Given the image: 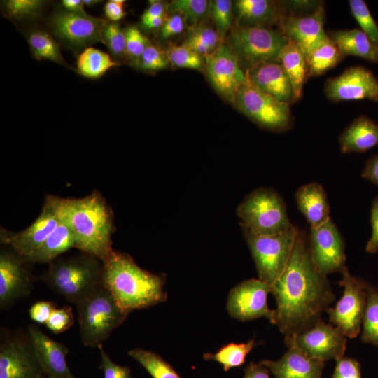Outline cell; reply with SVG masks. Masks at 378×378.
I'll use <instances>...</instances> for the list:
<instances>
[{
    "instance_id": "32",
    "label": "cell",
    "mask_w": 378,
    "mask_h": 378,
    "mask_svg": "<svg viewBox=\"0 0 378 378\" xmlns=\"http://www.w3.org/2000/svg\"><path fill=\"white\" fill-rule=\"evenodd\" d=\"M222 43L216 30L202 23L190 27L183 44L204 58L216 51Z\"/></svg>"
},
{
    "instance_id": "58",
    "label": "cell",
    "mask_w": 378,
    "mask_h": 378,
    "mask_svg": "<svg viewBox=\"0 0 378 378\" xmlns=\"http://www.w3.org/2000/svg\"><path fill=\"white\" fill-rule=\"evenodd\" d=\"M45 378H50V377H46Z\"/></svg>"
},
{
    "instance_id": "6",
    "label": "cell",
    "mask_w": 378,
    "mask_h": 378,
    "mask_svg": "<svg viewBox=\"0 0 378 378\" xmlns=\"http://www.w3.org/2000/svg\"><path fill=\"white\" fill-rule=\"evenodd\" d=\"M289 42L280 29L234 25L227 45L245 72L264 63L278 62L281 51Z\"/></svg>"
},
{
    "instance_id": "10",
    "label": "cell",
    "mask_w": 378,
    "mask_h": 378,
    "mask_svg": "<svg viewBox=\"0 0 378 378\" xmlns=\"http://www.w3.org/2000/svg\"><path fill=\"white\" fill-rule=\"evenodd\" d=\"M233 105L262 127L274 132L290 130L293 119L289 104L262 92L248 80L237 91Z\"/></svg>"
},
{
    "instance_id": "25",
    "label": "cell",
    "mask_w": 378,
    "mask_h": 378,
    "mask_svg": "<svg viewBox=\"0 0 378 378\" xmlns=\"http://www.w3.org/2000/svg\"><path fill=\"white\" fill-rule=\"evenodd\" d=\"M295 202L311 227H318L330 218L327 195L319 183L300 187L295 192Z\"/></svg>"
},
{
    "instance_id": "28",
    "label": "cell",
    "mask_w": 378,
    "mask_h": 378,
    "mask_svg": "<svg viewBox=\"0 0 378 378\" xmlns=\"http://www.w3.org/2000/svg\"><path fill=\"white\" fill-rule=\"evenodd\" d=\"M60 218L58 226L43 244L29 256L22 257L24 260L31 264H50L61 254L76 248V238L72 229L63 218Z\"/></svg>"
},
{
    "instance_id": "26",
    "label": "cell",
    "mask_w": 378,
    "mask_h": 378,
    "mask_svg": "<svg viewBox=\"0 0 378 378\" xmlns=\"http://www.w3.org/2000/svg\"><path fill=\"white\" fill-rule=\"evenodd\" d=\"M342 153H363L378 145V125L366 115H360L339 137Z\"/></svg>"
},
{
    "instance_id": "9",
    "label": "cell",
    "mask_w": 378,
    "mask_h": 378,
    "mask_svg": "<svg viewBox=\"0 0 378 378\" xmlns=\"http://www.w3.org/2000/svg\"><path fill=\"white\" fill-rule=\"evenodd\" d=\"M237 213L241 223L260 235L279 234L293 225L282 197L271 188L252 191L239 204Z\"/></svg>"
},
{
    "instance_id": "11",
    "label": "cell",
    "mask_w": 378,
    "mask_h": 378,
    "mask_svg": "<svg viewBox=\"0 0 378 378\" xmlns=\"http://www.w3.org/2000/svg\"><path fill=\"white\" fill-rule=\"evenodd\" d=\"M27 332L1 330L0 378H45Z\"/></svg>"
},
{
    "instance_id": "48",
    "label": "cell",
    "mask_w": 378,
    "mask_h": 378,
    "mask_svg": "<svg viewBox=\"0 0 378 378\" xmlns=\"http://www.w3.org/2000/svg\"><path fill=\"white\" fill-rule=\"evenodd\" d=\"M55 308L56 307L52 302L38 301L31 306L29 314L34 322L46 325Z\"/></svg>"
},
{
    "instance_id": "44",
    "label": "cell",
    "mask_w": 378,
    "mask_h": 378,
    "mask_svg": "<svg viewBox=\"0 0 378 378\" xmlns=\"http://www.w3.org/2000/svg\"><path fill=\"white\" fill-rule=\"evenodd\" d=\"M124 31L126 38V54L136 62L150 43L135 26H130Z\"/></svg>"
},
{
    "instance_id": "31",
    "label": "cell",
    "mask_w": 378,
    "mask_h": 378,
    "mask_svg": "<svg viewBox=\"0 0 378 378\" xmlns=\"http://www.w3.org/2000/svg\"><path fill=\"white\" fill-rule=\"evenodd\" d=\"M346 56L329 38L306 59L307 77L319 76L337 66Z\"/></svg>"
},
{
    "instance_id": "23",
    "label": "cell",
    "mask_w": 378,
    "mask_h": 378,
    "mask_svg": "<svg viewBox=\"0 0 378 378\" xmlns=\"http://www.w3.org/2000/svg\"><path fill=\"white\" fill-rule=\"evenodd\" d=\"M267 368L275 378H321L323 361L312 358L294 346L277 360L260 362Z\"/></svg>"
},
{
    "instance_id": "52",
    "label": "cell",
    "mask_w": 378,
    "mask_h": 378,
    "mask_svg": "<svg viewBox=\"0 0 378 378\" xmlns=\"http://www.w3.org/2000/svg\"><path fill=\"white\" fill-rule=\"evenodd\" d=\"M361 176L378 186V153L367 161Z\"/></svg>"
},
{
    "instance_id": "46",
    "label": "cell",
    "mask_w": 378,
    "mask_h": 378,
    "mask_svg": "<svg viewBox=\"0 0 378 378\" xmlns=\"http://www.w3.org/2000/svg\"><path fill=\"white\" fill-rule=\"evenodd\" d=\"M98 349L101 356L99 368L103 371L104 378H133L130 369L114 363L103 345L99 346Z\"/></svg>"
},
{
    "instance_id": "24",
    "label": "cell",
    "mask_w": 378,
    "mask_h": 378,
    "mask_svg": "<svg viewBox=\"0 0 378 378\" xmlns=\"http://www.w3.org/2000/svg\"><path fill=\"white\" fill-rule=\"evenodd\" d=\"M234 8L235 25L244 27L279 25L284 13L281 2L268 0H238Z\"/></svg>"
},
{
    "instance_id": "18",
    "label": "cell",
    "mask_w": 378,
    "mask_h": 378,
    "mask_svg": "<svg viewBox=\"0 0 378 378\" xmlns=\"http://www.w3.org/2000/svg\"><path fill=\"white\" fill-rule=\"evenodd\" d=\"M8 246L0 252V307L7 309L31 291L33 276L30 265Z\"/></svg>"
},
{
    "instance_id": "39",
    "label": "cell",
    "mask_w": 378,
    "mask_h": 378,
    "mask_svg": "<svg viewBox=\"0 0 378 378\" xmlns=\"http://www.w3.org/2000/svg\"><path fill=\"white\" fill-rule=\"evenodd\" d=\"M166 55L176 67L202 69L204 64V57L183 44L170 45Z\"/></svg>"
},
{
    "instance_id": "1",
    "label": "cell",
    "mask_w": 378,
    "mask_h": 378,
    "mask_svg": "<svg viewBox=\"0 0 378 378\" xmlns=\"http://www.w3.org/2000/svg\"><path fill=\"white\" fill-rule=\"evenodd\" d=\"M271 293L276 303L274 325L285 337L314 325L335 300L327 276L314 263L309 235L304 230L298 229L288 262L272 285Z\"/></svg>"
},
{
    "instance_id": "7",
    "label": "cell",
    "mask_w": 378,
    "mask_h": 378,
    "mask_svg": "<svg viewBox=\"0 0 378 378\" xmlns=\"http://www.w3.org/2000/svg\"><path fill=\"white\" fill-rule=\"evenodd\" d=\"M240 225L254 260L259 279L272 286L286 267L299 228L293 225L279 234L260 235L253 232L242 223H240Z\"/></svg>"
},
{
    "instance_id": "12",
    "label": "cell",
    "mask_w": 378,
    "mask_h": 378,
    "mask_svg": "<svg viewBox=\"0 0 378 378\" xmlns=\"http://www.w3.org/2000/svg\"><path fill=\"white\" fill-rule=\"evenodd\" d=\"M341 274L339 285L344 288L343 295L334 307H329L326 312L332 325L346 337L355 338L361 329L368 284L352 276L348 268Z\"/></svg>"
},
{
    "instance_id": "13",
    "label": "cell",
    "mask_w": 378,
    "mask_h": 378,
    "mask_svg": "<svg viewBox=\"0 0 378 378\" xmlns=\"http://www.w3.org/2000/svg\"><path fill=\"white\" fill-rule=\"evenodd\" d=\"M60 197L47 195L38 218L24 230L13 232L1 229L0 239L23 258L37 250L60 223L59 213Z\"/></svg>"
},
{
    "instance_id": "53",
    "label": "cell",
    "mask_w": 378,
    "mask_h": 378,
    "mask_svg": "<svg viewBox=\"0 0 378 378\" xmlns=\"http://www.w3.org/2000/svg\"><path fill=\"white\" fill-rule=\"evenodd\" d=\"M242 378H270V370L260 363L251 362L245 368Z\"/></svg>"
},
{
    "instance_id": "27",
    "label": "cell",
    "mask_w": 378,
    "mask_h": 378,
    "mask_svg": "<svg viewBox=\"0 0 378 378\" xmlns=\"http://www.w3.org/2000/svg\"><path fill=\"white\" fill-rule=\"evenodd\" d=\"M328 37L345 56H356L378 63V44L361 29L356 28L332 31Z\"/></svg>"
},
{
    "instance_id": "4",
    "label": "cell",
    "mask_w": 378,
    "mask_h": 378,
    "mask_svg": "<svg viewBox=\"0 0 378 378\" xmlns=\"http://www.w3.org/2000/svg\"><path fill=\"white\" fill-rule=\"evenodd\" d=\"M103 262L83 253L58 257L49 264L41 279L58 295L75 305L102 284Z\"/></svg>"
},
{
    "instance_id": "36",
    "label": "cell",
    "mask_w": 378,
    "mask_h": 378,
    "mask_svg": "<svg viewBox=\"0 0 378 378\" xmlns=\"http://www.w3.org/2000/svg\"><path fill=\"white\" fill-rule=\"evenodd\" d=\"M209 2L206 0H174L167 6L172 13L180 14L190 27L201 24L209 15Z\"/></svg>"
},
{
    "instance_id": "35",
    "label": "cell",
    "mask_w": 378,
    "mask_h": 378,
    "mask_svg": "<svg viewBox=\"0 0 378 378\" xmlns=\"http://www.w3.org/2000/svg\"><path fill=\"white\" fill-rule=\"evenodd\" d=\"M28 43L36 59L50 60L65 65L59 45L48 33L35 30L29 34Z\"/></svg>"
},
{
    "instance_id": "51",
    "label": "cell",
    "mask_w": 378,
    "mask_h": 378,
    "mask_svg": "<svg viewBox=\"0 0 378 378\" xmlns=\"http://www.w3.org/2000/svg\"><path fill=\"white\" fill-rule=\"evenodd\" d=\"M125 1L124 0H111L108 1L104 7V12L106 18L112 21H118L125 15L123 6Z\"/></svg>"
},
{
    "instance_id": "42",
    "label": "cell",
    "mask_w": 378,
    "mask_h": 378,
    "mask_svg": "<svg viewBox=\"0 0 378 378\" xmlns=\"http://www.w3.org/2000/svg\"><path fill=\"white\" fill-rule=\"evenodd\" d=\"M135 62L144 70L159 71L167 66L169 59L160 48L150 43Z\"/></svg>"
},
{
    "instance_id": "22",
    "label": "cell",
    "mask_w": 378,
    "mask_h": 378,
    "mask_svg": "<svg viewBox=\"0 0 378 378\" xmlns=\"http://www.w3.org/2000/svg\"><path fill=\"white\" fill-rule=\"evenodd\" d=\"M246 76L252 85L279 102L289 105L295 102L292 85L279 62L261 64Z\"/></svg>"
},
{
    "instance_id": "21",
    "label": "cell",
    "mask_w": 378,
    "mask_h": 378,
    "mask_svg": "<svg viewBox=\"0 0 378 378\" xmlns=\"http://www.w3.org/2000/svg\"><path fill=\"white\" fill-rule=\"evenodd\" d=\"M27 332L46 377L76 378L66 362L69 349L64 344L52 340L35 325L28 326Z\"/></svg>"
},
{
    "instance_id": "45",
    "label": "cell",
    "mask_w": 378,
    "mask_h": 378,
    "mask_svg": "<svg viewBox=\"0 0 378 378\" xmlns=\"http://www.w3.org/2000/svg\"><path fill=\"white\" fill-rule=\"evenodd\" d=\"M74 322L72 308L65 305L55 308L45 326L52 333L59 334L71 327Z\"/></svg>"
},
{
    "instance_id": "30",
    "label": "cell",
    "mask_w": 378,
    "mask_h": 378,
    "mask_svg": "<svg viewBox=\"0 0 378 378\" xmlns=\"http://www.w3.org/2000/svg\"><path fill=\"white\" fill-rule=\"evenodd\" d=\"M120 65L108 53L92 47L85 48L77 59L78 73L88 78H100L111 68Z\"/></svg>"
},
{
    "instance_id": "40",
    "label": "cell",
    "mask_w": 378,
    "mask_h": 378,
    "mask_svg": "<svg viewBox=\"0 0 378 378\" xmlns=\"http://www.w3.org/2000/svg\"><path fill=\"white\" fill-rule=\"evenodd\" d=\"M350 10L361 30L374 43L378 44V25L367 4L363 0H350Z\"/></svg>"
},
{
    "instance_id": "2",
    "label": "cell",
    "mask_w": 378,
    "mask_h": 378,
    "mask_svg": "<svg viewBox=\"0 0 378 378\" xmlns=\"http://www.w3.org/2000/svg\"><path fill=\"white\" fill-rule=\"evenodd\" d=\"M102 284L127 314L167 298L164 275L141 269L130 255L115 250L103 262Z\"/></svg>"
},
{
    "instance_id": "47",
    "label": "cell",
    "mask_w": 378,
    "mask_h": 378,
    "mask_svg": "<svg viewBox=\"0 0 378 378\" xmlns=\"http://www.w3.org/2000/svg\"><path fill=\"white\" fill-rule=\"evenodd\" d=\"M331 378H361L359 362L349 357L338 358Z\"/></svg>"
},
{
    "instance_id": "5",
    "label": "cell",
    "mask_w": 378,
    "mask_h": 378,
    "mask_svg": "<svg viewBox=\"0 0 378 378\" xmlns=\"http://www.w3.org/2000/svg\"><path fill=\"white\" fill-rule=\"evenodd\" d=\"M76 306L81 342L92 348L102 346L128 316L102 285Z\"/></svg>"
},
{
    "instance_id": "34",
    "label": "cell",
    "mask_w": 378,
    "mask_h": 378,
    "mask_svg": "<svg viewBox=\"0 0 378 378\" xmlns=\"http://www.w3.org/2000/svg\"><path fill=\"white\" fill-rule=\"evenodd\" d=\"M127 354L139 363L153 378H181L160 356L141 348L130 350Z\"/></svg>"
},
{
    "instance_id": "49",
    "label": "cell",
    "mask_w": 378,
    "mask_h": 378,
    "mask_svg": "<svg viewBox=\"0 0 378 378\" xmlns=\"http://www.w3.org/2000/svg\"><path fill=\"white\" fill-rule=\"evenodd\" d=\"M370 223L372 235L366 244L365 249L370 253H375L378 251V195L372 204Z\"/></svg>"
},
{
    "instance_id": "57",
    "label": "cell",
    "mask_w": 378,
    "mask_h": 378,
    "mask_svg": "<svg viewBox=\"0 0 378 378\" xmlns=\"http://www.w3.org/2000/svg\"><path fill=\"white\" fill-rule=\"evenodd\" d=\"M84 5L92 6L97 4H99V2H102V1L98 0H83Z\"/></svg>"
},
{
    "instance_id": "56",
    "label": "cell",
    "mask_w": 378,
    "mask_h": 378,
    "mask_svg": "<svg viewBox=\"0 0 378 378\" xmlns=\"http://www.w3.org/2000/svg\"><path fill=\"white\" fill-rule=\"evenodd\" d=\"M166 20L165 16H161L153 18L142 24L147 29H157L162 27Z\"/></svg>"
},
{
    "instance_id": "38",
    "label": "cell",
    "mask_w": 378,
    "mask_h": 378,
    "mask_svg": "<svg viewBox=\"0 0 378 378\" xmlns=\"http://www.w3.org/2000/svg\"><path fill=\"white\" fill-rule=\"evenodd\" d=\"M209 16L223 42L232 27V3L230 0H214L209 2Z\"/></svg>"
},
{
    "instance_id": "19",
    "label": "cell",
    "mask_w": 378,
    "mask_h": 378,
    "mask_svg": "<svg viewBox=\"0 0 378 378\" xmlns=\"http://www.w3.org/2000/svg\"><path fill=\"white\" fill-rule=\"evenodd\" d=\"M204 59V67L211 84L222 97L232 103L239 88L248 79L229 46L223 43Z\"/></svg>"
},
{
    "instance_id": "55",
    "label": "cell",
    "mask_w": 378,
    "mask_h": 378,
    "mask_svg": "<svg viewBox=\"0 0 378 378\" xmlns=\"http://www.w3.org/2000/svg\"><path fill=\"white\" fill-rule=\"evenodd\" d=\"M62 4L66 9V11L86 14L84 10V4L83 0H63Z\"/></svg>"
},
{
    "instance_id": "17",
    "label": "cell",
    "mask_w": 378,
    "mask_h": 378,
    "mask_svg": "<svg viewBox=\"0 0 378 378\" xmlns=\"http://www.w3.org/2000/svg\"><path fill=\"white\" fill-rule=\"evenodd\" d=\"M55 35L66 44L85 47L95 43H104L103 31L108 22L102 18L68 11L54 14L50 20Z\"/></svg>"
},
{
    "instance_id": "54",
    "label": "cell",
    "mask_w": 378,
    "mask_h": 378,
    "mask_svg": "<svg viewBox=\"0 0 378 378\" xmlns=\"http://www.w3.org/2000/svg\"><path fill=\"white\" fill-rule=\"evenodd\" d=\"M165 7L160 1H150L149 7L141 16V23H144L155 18L164 16Z\"/></svg>"
},
{
    "instance_id": "50",
    "label": "cell",
    "mask_w": 378,
    "mask_h": 378,
    "mask_svg": "<svg viewBox=\"0 0 378 378\" xmlns=\"http://www.w3.org/2000/svg\"><path fill=\"white\" fill-rule=\"evenodd\" d=\"M184 19L178 13H174L167 18L161 28V36L164 38H167L183 31L185 24Z\"/></svg>"
},
{
    "instance_id": "8",
    "label": "cell",
    "mask_w": 378,
    "mask_h": 378,
    "mask_svg": "<svg viewBox=\"0 0 378 378\" xmlns=\"http://www.w3.org/2000/svg\"><path fill=\"white\" fill-rule=\"evenodd\" d=\"M279 29L303 50L306 59L311 52L329 39L324 29L325 10L319 1H296L283 8Z\"/></svg>"
},
{
    "instance_id": "3",
    "label": "cell",
    "mask_w": 378,
    "mask_h": 378,
    "mask_svg": "<svg viewBox=\"0 0 378 378\" xmlns=\"http://www.w3.org/2000/svg\"><path fill=\"white\" fill-rule=\"evenodd\" d=\"M59 216L72 229L76 248L104 262L112 248L113 215L98 191L82 198H61Z\"/></svg>"
},
{
    "instance_id": "29",
    "label": "cell",
    "mask_w": 378,
    "mask_h": 378,
    "mask_svg": "<svg viewBox=\"0 0 378 378\" xmlns=\"http://www.w3.org/2000/svg\"><path fill=\"white\" fill-rule=\"evenodd\" d=\"M278 62L292 85L296 102L302 96L303 86L307 78L304 53L297 43L289 41L281 51Z\"/></svg>"
},
{
    "instance_id": "41",
    "label": "cell",
    "mask_w": 378,
    "mask_h": 378,
    "mask_svg": "<svg viewBox=\"0 0 378 378\" xmlns=\"http://www.w3.org/2000/svg\"><path fill=\"white\" fill-rule=\"evenodd\" d=\"M44 4L41 0H9L4 4V8L9 18L22 20L38 15Z\"/></svg>"
},
{
    "instance_id": "20",
    "label": "cell",
    "mask_w": 378,
    "mask_h": 378,
    "mask_svg": "<svg viewBox=\"0 0 378 378\" xmlns=\"http://www.w3.org/2000/svg\"><path fill=\"white\" fill-rule=\"evenodd\" d=\"M324 92L332 102L359 99L378 102V79L369 69L354 66L328 79Z\"/></svg>"
},
{
    "instance_id": "33",
    "label": "cell",
    "mask_w": 378,
    "mask_h": 378,
    "mask_svg": "<svg viewBox=\"0 0 378 378\" xmlns=\"http://www.w3.org/2000/svg\"><path fill=\"white\" fill-rule=\"evenodd\" d=\"M257 345L254 340L246 343H230L222 347L215 354L206 353L203 357L207 360H214L220 363L225 371L232 368L242 365L247 355Z\"/></svg>"
},
{
    "instance_id": "16",
    "label": "cell",
    "mask_w": 378,
    "mask_h": 378,
    "mask_svg": "<svg viewBox=\"0 0 378 378\" xmlns=\"http://www.w3.org/2000/svg\"><path fill=\"white\" fill-rule=\"evenodd\" d=\"M309 239L312 260L322 274L342 273L347 268L344 240L331 218L311 227Z\"/></svg>"
},
{
    "instance_id": "43",
    "label": "cell",
    "mask_w": 378,
    "mask_h": 378,
    "mask_svg": "<svg viewBox=\"0 0 378 378\" xmlns=\"http://www.w3.org/2000/svg\"><path fill=\"white\" fill-rule=\"evenodd\" d=\"M103 38L114 56L120 57L126 53L125 31L117 23H109L106 26L103 31Z\"/></svg>"
},
{
    "instance_id": "14",
    "label": "cell",
    "mask_w": 378,
    "mask_h": 378,
    "mask_svg": "<svg viewBox=\"0 0 378 378\" xmlns=\"http://www.w3.org/2000/svg\"><path fill=\"white\" fill-rule=\"evenodd\" d=\"M285 344L294 346L307 356L321 361L342 357L346 349V337L337 327L322 319L310 328L285 337Z\"/></svg>"
},
{
    "instance_id": "37",
    "label": "cell",
    "mask_w": 378,
    "mask_h": 378,
    "mask_svg": "<svg viewBox=\"0 0 378 378\" xmlns=\"http://www.w3.org/2000/svg\"><path fill=\"white\" fill-rule=\"evenodd\" d=\"M361 339L378 346V290L368 284Z\"/></svg>"
},
{
    "instance_id": "15",
    "label": "cell",
    "mask_w": 378,
    "mask_h": 378,
    "mask_svg": "<svg viewBox=\"0 0 378 378\" xmlns=\"http://www.w3.org/2000/svg\"><path fill=\"white\" fill-rule=\"evenodd\" d=\"M271 290L272 286L260 279L241 282L229 293L226 306L229 315L241 321L266 318L274 325L275 309L267 304Z\"/></svg>"
}]
</instances>
